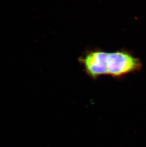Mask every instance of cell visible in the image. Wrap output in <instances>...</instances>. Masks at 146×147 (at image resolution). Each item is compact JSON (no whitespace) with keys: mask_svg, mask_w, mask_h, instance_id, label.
I'll list each match as a JSON object with an SVG mask.
<instances>
[{"mask_svg":"<svg viewBox=\"0 0 146 147\" xmlns=\"http://www.w3.org/2000/svg\"><path fill=\"white\" fill-rule=\"evenodd\" d=\"M78 61L86 75L93 80L103 75L120 78L141 68V61L125 50L108 52L100 49L88 50Z\"/></svg>","mask_w":146,"mask_h":147,"instance_id":"obj_1","label":"cell"}]
</instances>
